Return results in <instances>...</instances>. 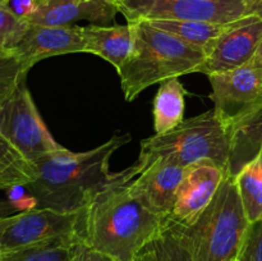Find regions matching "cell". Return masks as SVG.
Here are the masks:
<instances>
[{
    "mask_svg": "<svg viewBox=\"0 0 262 261\" xmlns=\"http://www.w3.org/2000/svg\"><path fill=\"white\" fill-rule=\"evenodd\" d=\"M255 14H256V15H258V17H260V18H262V5H261L260 8H258L257 10H256Z\"/></svg>",
    "mask_w": 262,
    "mask_h": 261,
    "instance_id": "cell-32",
    "label": "cell"
},
{
    "mask_svg": "<svg viewBox=\"0 0 262 261\" xmlns=\"http://www.w3.org/2000/svg\"><path fill=\"white\" fill-rule=\"evenodd\" d=\"M33 179L32 163L0 135V191L26 187Z\"/></svg>",
    "mask_w": 262,
    "mask_h": 261,
    "instance_id": "cell-19",
    "label": "cell"
},
{
    "mask_svg": "<svg viewBox=\"0 0 262 261\" xmlns=\"http://www.w3.org/2000/svg\"><path fill=\"white\" fill-rule=\"evenodd\" d=\"M9 2L10 0H0V5H2V7H8Z\"/></svg>",
    "mask_w": 262,
    "mask_h": 261,
    "instance_id": "cell-31",
    "label": "cell"
},
{
    "mask_svg": "<svg viewBox=\"0 0 262 261\" xmlns=\"http://www.w3.org/2000/svg\"><path fill=\"white\" fill-rule=\"evenodd\" d=\"M128 183L115 173L114 181L97 192L83 210L81 242L115 261H135L168 227L130 194Z\"/></svg>",
    "mask_w": 262,
    "mask_h": 261,
    "instance_id": "cell-2",
    "label": "cell"
},
{
    "mask_svg": "<svg viewBox=\"0 0 262 261\" xmlns=\"http://www.w3.org/2000/svg\"><path fill=\"white\" fill-rule=\"evenodd\" d=\"M10 210L12 209H10L9 205H8L5 201H2V200H0V220L4 219V217H7V216H9Z\"/></svg>",
    "mask_w": 262,
    "mask_h": 261,
    "instance_id": "cell-29",
    "label": "cell"
},
{
    "mask_svg": "<svg viewBox=\"0 0 262 261\" xmlns=\"http://www.w3.org/2000/svg\"><path fill=\"white\" fill-rule=\"evenodd\" d=\"M0 258H2V251H0Z\"/></svg>",
    "mask_w": 262,
    "mask_h": 261,
    "instance_id": "cell-34",
    "label": "cell"
},
{
    "mask_svg": "<svg viewBox=\"0 0 262 261\" xmlns=\"http://www.w3.org/2000/svg\"><path fill=\"white\" fill-rule=\"evenodd\" d=\"M237 183L227 174L209 206L188 227L176 228L193 261H235L250 225Z\"/></svg>",
    "mask_w": 262,
    "mask_h": 261,
    "instance_id": "cell-5",
    "label": "cell"
},
{
    "mask_svg": "<svg viewBox=\"0 0 262 261\" xmlns=\"http://www.w3.org/2000/svg\"><path fill=\"white\" fill-rule=\"evenodd\" d=\"M119 13L115 0H43L22 15L28 25L73 26L78 20L112 26Z\"/></svg>",
    "mask_w": 262,
    "mask_h": 261,
    "instance_id": "cell-14",
    "label": "cell"
},
{
    "mask_svg": "<svg viewBox=\"0 0 262 261\" xmlns=\"http://www.w3.org/2000/svg\"><path fill=\"white\" fill-rule=\"evenodd\" d=\"M261 40L262 18L258 15H246L229 23L214 41L196 73L210 76L245 66L255 58Z\"/></svg>",
    "mask_w": 262,
    "mask_h": 261,
    "instance_id": "cell-10",
    "label": "cell"
},
{
    "mask_svg": "<svg viewBox=\"0 0 262 261\" xmlns=\"http://www.w3.org/2000/svg\"><path fill=\"white\" fill-rule=\"evenodd\" d=\"M152 27L176 36L188 45L199 48L207 54L214 41L224 32L229 23H210L200 20H171L155 19L146 20Z\"/></svg>",
    "mask_w": 262,
    "mask_h": 261,
    "instance_id": "cell-18",
    "label": "cell"
},
{
    "mask_svg": "<svg viewBox=\"0 0 262 261\" xmlns=\"http://www.w3.org/2000/svg\"><path fill=\"white\" fill-rule=\"evenodd\" d=\"M130 140L129 133L114 135L90 151L73 153L61 147L33 161L35 179L25 187L35 201L33 207L61 212L84 209L97 192L114 181L110 159Z\"/></svg>",
    "mask_w": 262,
    "mask_h": 261,
    "instance_id": "cell-1",
    "label": "cell"
},
{
    "mask_svg": "<svg viewBox=\"0 0 262 261\" xmlns=\"http://www.w3.org/2000/svg\"><path fill=\"white\" fill-rule=\"evenodd\" d=\"M84 53L100 56L112 64L117 72L122 68L133 48L132 26H84Z\"/></svg>",
    "mask_w": 262,
    "mask_h": 261,
    "instance_id": "cell-15",
    "label": "cell"
},
{
    "mask_svg": "<svg viewBox=\"0 0 262 261\" xmlns=\"http://www.w3.org/2000/svg\"><path fill=\"white\" fill-rule=\"evenodd\" d=\"M73 261H115L109 256L100 253L92 248L87 247L84 243L79 242L76 246V252H74Z\"/></svg>",
    "mask_w": 262,
    "mask_h": 261,
    "instance_id": "cell-26",
    "label": "cell"
},
{
    "mask_svg": "<svg viewBox=\"0 0 262 261\" xmlns=\"http://www.w3.org/2000/svg\"><path fill=\"white\" fill-rule=\"evenodd\" d=\"M187 91L178 78L161 82L154 99V129L163 135L178 127L184 120Z\"/></svg>",
    "mask_w": 262,
    "mask_h": 261,
    "instance_id": "cell-17",
    "label": "cell"
},
{
    "mask_svg": "<svg viewBox=\"0 0 262 261\" xmlns=\"http://www.w3.org/2000/svg\"><path fill=\"white\" fill-rule=\"evenodd\" d=\"M128 23L137 20H200L232 23L247 15L246 0H115Z\"/></svg>",
    "mask_w": 262,
    "mask_h": 261,
    "instance_id": "cell-8",
    "label": "cell"
},
{
    "mask_svg": "<svg viewBox=\"0 0 262 261\" xmlns=\"http://www.w3.org/2000/svg\"><path fill=\"white\" fill-rule=\"evenodd\" d=\"M43 0H31V5H36L38 4V3H42Z\"/></svg>",
    "mask_w": 262,
    "mask_h": 261,
    "instance_id": "cell-33",
    "label": "cell"
},
{
    "mask_svg": "<svg viewBox=\"0 0 262 261\" xmlns=\"http://www.w3.org/2000/svg\"><path fill=\"white\" fill-rule=\"evenodd\" d=\"M262 5V0H246V7H247V15L255 14L256 10Z\"/></svg>",
    "mask_w": 262,
    "mask_h": 261,
    "instance_id": "cell-27",
    "label": "cell"
},
{
    "mask_svg": "<svg viewBox=\"0 0 262 261\" xmlns=\"http://www.w3.org/2000/svg\"><path fill=\"white\" fill-rule=\"evenodd\" d=\"M147 247L152 252L154 261H193L183 237L171 225H168Z\"/></svg>",
    "mask_w": 262,
    "mask_h": 261,
    "instance_id": "cell-22",
    "label": "cell"
},
{
    "mask_svg": "<svg viewBox=\"0 0 262 261\" xmlns=\"http://www.w3.org/2000/svg\"><path fill=\"white\" fill-rule=\"evenodd\" d=\"M28 71L10 51H0V105L10 99L27 77Z\"/></svg>",
    "mask_w": 262,
    "mask_h": 261,
    "instance_id": "cell-23",
    "label": "cell"
},
{
    "mask_svg": "<svg viewBox=\"0 0 262 261\" xmlns=\"http://www.w3.org/2000/svg\"><path fill=\"white\" fill-rule=\"evenodd\" d=\"M9 51L30 71L36 63L50 56L84 53L83 28L76 25H28L27 30Z\"/></svg>",
    "mask_w": 262,
    "mask_h": 261,
    "instance_id": "cell-12",
    "label": "cell"
},
{
    "mask_svg": "<svg viewBox=\"0 0 262 261\" xmlns=\"http://www.w3.org/2000/svg\"><path fill=\"white\" fill-rule=\"evenodd\" d=\"M255 58L257 59V60H260L261 63H262V40H261L260 45H258V49H257V51H256V55H255Z\"/></svg>",
    "mask_w": 262,
    "mask_h": 261,
    "instance_id": "cell-30",
    "label": "cell"
},
{
    "mask_svg": "<svg viewBox=\"0 0 262 261\" xmlns=\"http://www.w3.org/2000/svg\"><path fill=\"white\" fill-rule=\"evenodd\" d=\"M234 179L248 220L262 219V148Z\"/></svg>",
    "mask_w": 262,
    "mask_h": 261,
    "instance_id": "cell-20",
    "label": "cell"
},
{
    "mask_svg": "<svg viewBox=\"0 0 262 261\" xmlns=\"http://www.w3.org/2000/svg\"><path fill=\"white\" fill-rule=\"evenodd\" d=\"M262 148V102L241 122L229 128L227 174L235 177Z\"/></svg>",
    "mask_w": 262,
    "mask_h": 261,
    "instance_id": "cell-16",
    "label": "cell"
},
{
    "mask_svg": "<svg viewBox=\"0 0 262 261\" xmlns=\"http://www.w3.org/2000/svg\"><path fill=\"white\" fill-rule=\"evenodd\" d=\"M0 135L31 163L63 147L42 122L26 79L10 99L0 105Z\"/></svg>",
    "mask_w": 262,
    "mask_h": 261,
    "instance_id": "cell-7",
    "label": "cell"
},
{
    "mask_svg": "<svg viewBox=\"0 0 262 261\" xmlns=\"http://www.w3.org/2000/svg\"><path fill=\"white\" fill-rule=\"evenodd\" d=\"M225 177L227 171L211 161H201L187 166L168 225H191L209 206Z\"/></svg>",
    "mask_w": 262,
    "mask_h": 261,
    "instance_id": "cell-11",
    "label": "cell"
},
{
    "mask_svg": "<svg viewBox=\"0 0 262 261\" xmlns=\"http://www.w3.org/2000/svg\"><path fill=\"white\" fill-rule=\"evenodd\" d=\"M129 25L132 26L133 48L118 71L125 101H133L155 83L196 73L206 58L201 49L152 27L146 20Z\"/></svg>",
    "mask_w": 262,
    "mask_h": 261,
    "instance_id": "cell-3",
    "label": "cell"
},
{
    "mask_svg": "<svg viewBox=\"0 0 262 261\" xmlns=\"http://www.w3.org/2000/svg\"><path fill=\"white\" fill-rule=\"evenodd\" d=\"M235 261H262V219L250 223Z\"/></svg>",
    "mask_w": 262,
    "mask_h": 261,
    "instance_id": "cell-25",
    "label": "cell"
},
{
    "mask_svg": "<svg viewBox=\"0 0 262 261\" xmlns=\"http://www.w3.org/2000/svg\"><path fill=\"white\" fill-rule=\"evenodd\" d=\"M186 168L166 159H156L128 183L130 194L146 209L168 223Z\"/></svg>",
    "mask_w": 262,
    "mask_h": 261,
    "instance_id": "cell-13",
    "label": "cell"
},
{
    "mask_svg": "<svg viewBox=\"0 0 262 261\" xmlns=\"http://www.w3.org/2000/svg\"><path fill=\"white\" fill-rule=\"evenodd\" d=\"M78 243L73 241H54L30 246L3 255L0 261H73Z\"/></svg>",
    "mask_w": 262,
    "mask_h": 261,
    "instance_id": "cell-21",
    "label": "cell"
},
{
    "mask_svg": "<svg viewBox=\"0 0 262 261\" xmlns=\"http://www.w3.org/2000/svg\"><path fill=\"white\" fill-rule=\"evenodd\" d=\"M160 158L184 168L201 161H211L227 171L229 130L214 109L184 119L174 129L143 140L137 161L119 171L120 179L128 183Z\"/></svg>",
    "mask_w": 262,
    "mask_h": 261,
    "instance_id": "cell-4",
    "label": "cell"
},
{
    "mask_svg": "<svg viewBox=\"0 0 262 261\" xmlns=\"http://www.w3.org/2000/svg\"><path fill=\"white\" fill-rule=\"evenodd\" d=\"M83 210L61 212L32 207L0 220L2 256L30 246L54 241L81 242Z\"/></svg>",
    "mask_w": 262,
    "mask_h": 261,
    "instance_id": "cell-6",
    "label": "cell"
},
{
    "mask_svg": "<svg viewBox=\"0 0 262 261\" xmlns=\"http://www.w3.org/2000/svg\"><path fill=\"white\" fill-rule=\"evenodd\" d=\"M28 27L20 14L0 5V51H9Z\"/></svg>",
    "mask_w": 262,
    "mask_h": 261,
    "instance_id": "cell-24",
    "label": "cell"
},
{
    "mask_svg": "<svg viewBox=\"0 0 262 261\" xmlns=\"http://www.w3.org/2000/svg\"><path fill=\"white\" fill-rule=\"evenodd\" d=\"M214 112L229 130L262 102V63L253 58L245 66L209 76Z\"/></svg>",
    "mask_w": 262,
    "mask_h": 261,
    "instance_id": "cell-9",
    "label": "cell"
},
{
    "mask_svg": "<svg viewBox=\"0 0 262 261\" xmlns=\"http://www.w3.org/2000/svg\"><path fill=\"white\" fill-rule=\"evenodd\" d=\"M135 261H154V255L152 252H151L150 248L146 247L145 250L137 256V258H136Z\"/></svg>",
    "mask_w": 262,
    "mask_h": 261,
    "instance_id": "cell-28",
    "label": "cell"
}]
</instances>
